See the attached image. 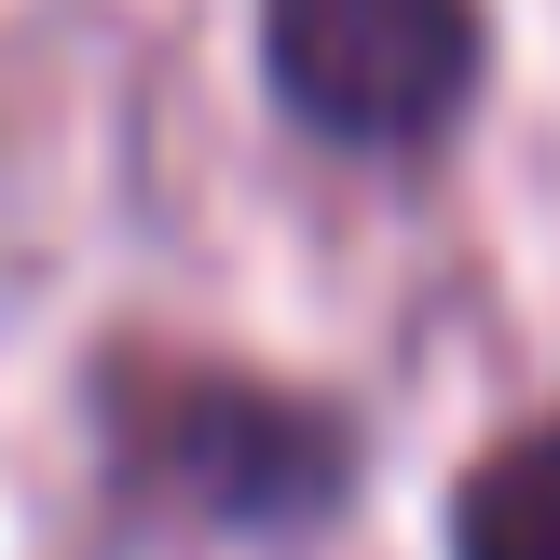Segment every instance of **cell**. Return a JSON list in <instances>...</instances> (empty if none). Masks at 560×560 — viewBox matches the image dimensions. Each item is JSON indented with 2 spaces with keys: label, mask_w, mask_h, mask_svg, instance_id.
<instances>
[{
  "label": "cell",
  "mask_w": 560,
  "mask_h": 560,
  "mask_svg": "<svg viewBox=\"0 0 560 560\" xmlns=\"http://www.w3.org/2000/svg\"><path fill=\"white\" fill-rule=\"evenodd\" d=\"M479 0H260V69L342 151H410L479 96Z\"/></svg>",
  "instance_id": "6da1fadb"
},
{
  "label": "cell",
  "mask_w": 560,
  "mask_h": 560,
  "mask_svg": "<svg viewBox=\"0 0 560 560\" xmlns=\"http://www.w3.org/2000/svg\"><path fill=\"white\" fill-rule=\"evenodd\" d=\"M124 452H137V479H164L178 506L233 520V534H301V520H328L355 492L342 410L273 397V383H233V370H178L124 424Z\"/></svg>",
  "instance_id": "7a4b0ae2"
},
{
  "label": "cell",
  "mask_w": 560,
  "mask_h": 560,
  "mask_svg": "<svg viewBox=\"0 0 560 560\" xmlns=\"http://www.w3.org/2000/svg\"><path fill=\"white\" fill-rule=\"evenodd\" d=\"M452 560H560V410L534 438L465 465L452 492Z\"/></svg>",
  "instance_id": "3957f363"
}]
</instances>
